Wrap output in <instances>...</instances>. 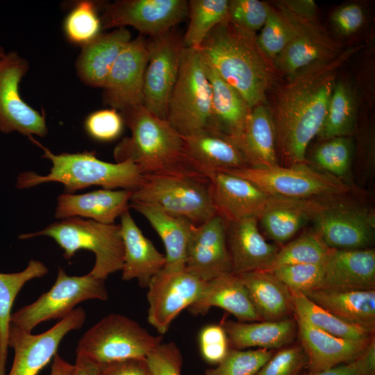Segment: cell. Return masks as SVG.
Wrapping results in <instances>:
<instances>
[{
  "instance_id": "cell-48",
  "label": "cell",
  "mask_w": 375,
  "mask_h": 375,
  "mask_svg": "<svg viewBox=\"0 0 375 375\" xmlns=\"http://www.w3.org/2000/svg\"><path fill=\"white\" fill-rule=\"evenodd\" d=\"M308 365V358L301 346H292L273 354L256 375H299Z\"/></svg>"
},
{
  "instance_id": "cell-35",
  "label": "cell",
  "mask_w": 375,
  "mask_h": 375,
  "mask_svg": "<svg viewBox=\"0 0 375 375\" xmlns=\"http://www.w3.org/2000/svg\"><path fill=\"white\" fill-rule=\"evenodd\" d=\"M130 207L143 215L161 238L166 251L163 269L175 271L185 268L188 242L194 224L149 205L130 202Z\"/></svg>"
},
{
  "instance_id": "cell-39",
  "label": "cell",
  "mask_w": 375,
  "mask_h": 375,
  "mask_svg": "<svg viewBox=\"0 0 375 375\" xmlns=\"http://www.w3.org/2000/svg\"><path fill=\"white\" fill-rule=\"evenodd\" d=\"M356 120L354 97L344 82L337 81L322 127L317 136L322 140L349 136L355 128Z\"/></svg>"
},
{
  "instance_id": "cell-13",
  "label": "cell",
  "mask_w": 375,
  "mask_h": 375,
  "mask_svg": "<svg viewBox=\"0 0 375 375\" xmlns=\"http://www.w3.org/2000/svg\"><path fill=\"white\" fill-rule=\"evenodd\" d=\"M188 15L186 0H119L104 6V29L133 26L142 35L155 38L174 28Z\"/></svg>"
},
{
  "instance_id": "cell-40",
  "label": "cell",
  "mask_w": 375,
  "mask_h": 375,
  "mask_svg": "<svg viewBox=\"0 0 375 375\" xmlns=\"http://www.w3.org/2000/svg\"><path fill=\"white\" fill-rule=\"evenodd\" d=\"M227 0L188 1L189 24L183 37L185 47L197 48L209 33L228 19Z\"/></svg>"
},
{
  "instance_id": "cell-17",
  "label": "cell",
  "mask_w": 375,
  "mask_h": 375,
  "mask_svg": "<svg viewBox=\"0 0 375 375\" xmlns=\"http://www.w3.org/2000/svg\"><path fill=\"white\" fill-rule=\"evenodd\" d=\"M149 56V40L142 35L126 44L103 87L105 104L121 112L144 106V79Z\"/></svg>"
},
{
  "instance_id": "cell-41",
  "label": "cell",
  "mask_w": 375,
  "mask_h": 375,
  "mask_svg": "<svg viewBox=\"0 0 375 375\" xmlns=\"http://www.w3.org/2000/svg\"><path fill=\"white\" fill-rule=\"evenodd\" d=\"M353 144L349 136L326 140L313 151L309 165L349 185Z\"/></svg>"
},
{
  "instance_id": "cell-24",
  "label": "cell",
  "mask_w": 375,
  "mask_h": 375,
  "mask_svg": "<svg viewBox=\"0 0 375 375\" xmlns=\"http://www.w3.org/2000/svg\"><path fill=\"white\" fill-rule=\"evenodd\" d=\"M120 234L124 244L122 279H136L140 287H148L151 278L166 264L165 256L142 232L129 211L121 216Z\"/></svg>"
},
{
  "instance_id": "cell-25",
  "label": "cell",
  "mask_w": 375,
  "mask_h": 375,
  "mask_svg": "<svg viewBox=\"0 0 375 375\" xmlns=\"http://www.w3.org/2000/svg\"><path fill=\"white\" fill-rule=\"evenodd\" d=\"M319 288L375 290L374 249H335L326 262L324 279Z\"/></svg>"
},
{
  "instance_id": "cell-26",
  "label": "cell",
  "mask_w": 375,
  "mask_h": 375,
  "mask_svg": "<svg viewBox=\"0 0 375 375\" xmlns=\"http://www.w3.org/2000/svg\"><path fill=\"white\" fill-rule=\"evenodd\" d=\"M132 191L102 189L85 194L63 193L58 196L55 217L65 219L86 217L95 222L112 224L128 210Z\"/></svg>"
},
{
  "instance_id": "cell-37",
  "label": "cell",
  "mask_w": 375,
  "mask_h": 375,
  "mask_svg": "<svg viewBox=\"0 0 375 375\" xmlns=\"http://www.w3.org/2000/svg\"><path fill=\"white\" fill-rule=\"evenodd\" d=\"M315 17L296 12L279 3V10L269 6L266 22L259 35L256 38L258 48L262 54L272 60L283 51L297 35L302 22Z\"/></svg>"
},
{
  "instance_id": "cell-53",
  "label": "cell",
  "mask_w": 375,
  "mask_h": 375,
  "mask_svg": "<svg viewBox=\"0 0 375 375\" xmlns=\"http://www.w3.org/2000/svg\"><path fill=\"white\" fill-rule=\"evenodd\" d=\"M100 375H152L146 358H130L100 365Z\"/></svg>"
},
{
  "instance_id": "cell-47",
  "label": "cell",
  "mask_w": 375,
  "mask_h": 375,
  "mask_svg": "<svg viewBox=\"0 0 375 375\" xmlns=\"http://www.w3.org/2000/svg\"><path fill=\"white\" fill-rule=\"evenodd\" d=\"M124 119L116 109L97 110L90 114L85 122L87 133L94 139L109 142L117 139L122 133Z\"/></svg>"
},
{
  "instance_id": "cell-50",
  "label": "cell",
  "mask_w": 375,
  "mask_h": 375,
  "mask_svg": "<svg viewBox=\"0 0 375 375\" xmlns=\"http://www.w3.org/2000/svg\"><path fill=\"white\" fill-rule=\"evenodd\" d=\"M199 341L203 358L210 364H219L230 350L227 335L220 325L203 327L199 333Z\"/></svg>"
},
{
  "instance_id": "cell-22",
  "label": "cell",
  "mask_w": 375,
  "mask_h": 375,
  "mask_svg": "<svg viewBox=\"0 0 375 375\" xmlns=\"http://www.w3.org/2000/svg\"><path fill=\"white\" fill-rule=\"evenodd\" d=\"M226 242L231 273L236 275L267 270L279 249L265 240L256 217L227 223Z\"/></svg>"
},
{
  "instance_id": "cell-30",
  "label": "cell",
  "mask_w": 375,
  "mask_h": 375,
  "mask_svg": "<svg viewBox=\"0 0 375 375\" xmlns=\"http://www.w3.org/2000/svg\"><path fill=\"white\" fill-rule=\"evenodd\" d=\"M236 142L248 167L269 168L280 165L272 112L263 103L251 108L242 133Z\"/></svg>"
},
{
  "instance_id": "cell-16",
  "label": "cell",
  "mask_w": 375,
  "mask_h": 375,
  "mask_svg": "<svg viewBox=\"0 0 375 375\" xmlns=\"http://www.w3.org/2000/svg\"><path fill=\"white\" fill-rule=\"evenodd\" d=\"M206 283L185 268L161 269L147 287L149 323L160 334L167 333L178 315L201 297Z\"/></svg>"
},
{
  "instance_id": "cell-19",
  "label": "cell",
  "mask_w": 375,
  "mask_h": 375,
  "mask_svg": "<svg viewBox=\"0 0 375 375\" xmlns=\"http://www.w3.org/2000/svg\"><path fill=\"white\" fill-rule=\"evenodd\" d=\"M182 139L186 164L207 178L248 167L237 142L219 131L207 127Z\"/></svg>"
},
{
  "instance_id": "cell-6",
  "label": "cell",
  "mask_w": 375,
  "mask_h": 375,
  "mask_svg": "<svg viewBox=\"0 0 375 375\" xmlns=\"http://www.w3.org/2000/svg\"><path fill=\"white\" fill-rule=\"evenodd\" d=\"M39 236L52 238L62 249L67 260H71L79 250L92 251L95 262L89 273L96 278L105 280L110 274L122 270L124 244L119 224L71 217L54 222L41 231L22 234L19 238Z\"/></svg>"
},
{
  "instance_id": "cell-31",
  "label": "cell",
  "mask_w": 375,
  "mask_h": 375,
  "mask_svg": "<svg viewBox=\"0 0 375 375\" xmlns=\"http://www.w3.org/2000/svg\"><path fill=\"white\" fill-rule=\"evenodd\" d=\"M204 64L212 92L211 113L208 127L219 131L236 141L242 133L251 108L235 88L221 78L205 61Z\"/></svg>"
},
{
  "instance_id": "cell-52",
  "label": "cell",
  "mask_w": 375,
  "mask_h": 375,
  "mask_svg": "<svg viewBox=\"0 0 375 375\" xmlns=\"http://www.w3.org/2000/svg\"><path fill=\"white\" fill-rule=\"evenodd\" d=\"M331 22L339 33L349 35L356 33L363 25L365 12L359 4L347 3L333 12Z\"/></svg>"
},
{
  "instance_id": "cell-51",
  "label": "cell",
  "mask_w": 375,
  "mask_h": 375,
  "mask_svg": "<svg viewBox=\"0 0 375 375\" xmlns=\"http://www.w3.org/2000/svg\"><path fill=\"white\" fill-rule=\"evenodd\" d=\"M306 375H375L374 338L354 361L322 371L310 372Z\"/></svg>"
},
{
  "instance_id": "cell-21",
  "label": "cell",
  "mask_w": 375,
  "mask_h": 375,
  "mask_svg": "<svg viewBox=\"0 0 375 375\" xmlns=\"http://www.w3.org/2000/svg\"><path fill=\"white\" fill-rule=\"evenodd\" d=\"M342 51L315 17L306 18L297 35L273 60L275 68L291 76L312 65L330 60Z\"/></svg>"
},
{
  "instance_id": "cell-55",
  "label": "cell",
  "mask_w": 375,
  "mask_h": 375,
  "mask_svg": "<svg viewBox=\"0 0 375 375\" xmlns=\"http://www.w3.org/2000/svg\"><path fill=\"white\" fill-rule=\"evenodd\" d=\"M52 360L50 375H71L73 364L67 362L58 353Z\"/></svg>"
},
{
  "instance_id": "cell-8",
  "label": "cell",
  "mask_w": 375,
  "mask_h": 375,
  "mask_svg": "<svg viewBox=\"0 0 375 375\" xmlns=\"http://www.w3.org/2000/svg\"><path fill=\"white\" fill-rule=\"evenodd\" d=\"M211 97L210 83L199 51L184 47L178 76L169 97L166 119L181 136L207 128Z\"/></svg>"
},
{
  "instance_id": "cell-15",
  "label": "cell",
  "mask_w": 375,
  "mask_h": 375,
  "mask_svg": "<svg viewBox=\"0 0 375 375\" xmlns=\"http://www.w3.org/2000/svg\"><path fill=\"white\" fill-rule=\"evenodd\" d=\"M183 37L172 28L149 40V56L144 79V106L166 119L167 103L176 81L184 49Z\"/></svg>"
},
{
  "instance_id": "cell-44",
  "label": "cell",
  "mask_w": 375,
  "mask_h": 375,
  "mask_svg": "<svg viewBox=\"0 0 375 375\" xmlns=\"http://www.w3.org/2000/svg\"><path fill=\"white\" fill-rule=\"evenodd\" d=\"M272 355L271 350L265 349H230L217 366L206 369L205 375H256Z\"/></svg>"
},
{
  "instance_id": "cell-46",
  "label": "cell",
  "mask_w": 375,
  "mask_h": 375,
  "mask_svg": "<svg viewBox=\"0 0 375 375\" xmlns=\"http://www.w3.org/2000/svg\"><path fill=\"white\" fill-rule=\"evenodd\" d=\"M269 6L258 0L228 1V19L235 25L253 33L264 26Z\"/></svg>"
},
{
  "instance_id": "cell-12",
  "label": "cell",
  "mask_w": 375,
  "mask_h": 375,
  "mask_svg": "<svg viewBox=\"0 0 375 375\" xmlns=\"http://www.w3.org/2000/svg\"><path fill=\"white\" fill-rule=\"evenodd\" d=\"M87 317L85 310L76 308L46 331L33 334L10 324L8 345L14 358L8 375H38L57 353L64 338L81 328Z\"/></svg>"
},
{
  "instance_id": "cell-27",
  "label": "cell",
  "mask_w": 375,
  "mask_h": 375,
  "mask_svg": "<svg viewBox=\"0 0 375 375\" xmlns=\"http://www.w3.org/2000/svg\"><path fill=\"white\" fill-rule=\"evenodd\" d=\"M214 306L233 314L238 322L262 321L240 277L233 273H226L207 281L201 297L188 308L194 315H203Z\"/></svg>"
},
{
  "instance_id": "cell-11",
  "label": "cell",
  "mask_w": 375,
  "mask_h": 375,
  "mask_svg": "<svg viewBox=\"0 0 375 375\" xmlns=\"http://www.w3.org/2000/svg\"><path fill=\"white\" fill-rule=\"evenodd\" d=\"M310 221L331 249H367L374 242V212L345 195L317 199Z\"/></svg>"
},
{
  "instance_id": "cell-9",
  "label": "cell",
  "mask_w": 375,
  "mask_h": 375,
  "mask_svg": "<svg viewBox=\"0 0 375 375\" xmlns=\"http://www.w3.org/2000/svg\"><path fill=\"white\" fill-rule=\"evenodd\" d=\"M228 172L251 181L271 197L325 199L346 195L351 186L307 162L269 168L243 167Z\"/></svg>"
},
{
  "instance_id": "cell-2",
  "label": "cell",
  "mask_w": 375,
  "mask_h": 375,
  "mask_svg": "<svg viewBox=\"0 0 375 375\" xmlns=\"http://www.w3.org/2000/svg\"><path fill=\"white\" fill-rule=\"evenodd\" d=\"M197 49L203 60L240 93L250 108L263 103L272 72L253 33L227 19L217 25Z\"/></svg>"
},
{
  "instance_id": "cell-18",
  "label": "cell",
  "mask_w": 375,
  "mask_h": 375,
  "mask_svg": "<svg viewBox=\"0 0 375 375\" xmlns=\"http://www.w3.org/2000/svg\"><path fill=\"white\" fill-rule=\"evenodd\" d=\"M226 226L224 219L217 215L207 222L192 227L185 268L204 281L231 273Z\"/></svg>"
},
{
  "instance_id": "cell-7",
  "label": "cell",
  "mask_w": 375,
  "mask_h": 375,
  "mask_svg": "<svg viewBox=\"0 0 375 375\" xmlns=\"http://www.w3.org/2000/svg\"><path fill=\"white\" fill-rule=\"evenodd\" d=\"M162 341L132 319L117 313L103 317L80 338L77 358L98 365L130 358H146Z\"/></svg>"
},
{
  "instance_id": "cell-34",
  "label": "cell",
  "mask_w": 375,
  "mask_h": 375,
  "mask_svg": "<svg viewBox=\"0 0 375 375\" xmlns=\"http://www.w3.org/2000/svg\"><path fill=\"white\" fill-rule=\"evenodd\" d=\"M223 327L229 344L237 349H280L294 340L297 330L296 321L291 319L250 323L227 321Z\"/></svg>"
},
{
  "instance_id": "cell-36",
  "label": "cell",
  "mask_w": 375,
  "mask_h": 375,
  "mask_svg": "<svg viewBox=\"0 0 375 375\" xmlns=\"http://www.w3.org/2000/svg\"><path fill=\"white\" fill-rule=\"evenodd\" d=\"M48 272L47 267L38 260H30L26 267L21 272H0V375H6L8 335L15 300L28 281L42 278Z\"/></svg>"
},
{
  "instance_id": "cell-28",
  "label": "cell",
  "mask_w": 375,
  "mask_h": 375,
  "mask_svg": "<svg viewBox=\"0 0 375 375\" xmlns=\"http://www.w3.org/2000/svg\"><path fill=\"white\" fill-rule=\"evenodd\" d=\"M131 40L129 31L121 27L100 34L83 46L76 62L81 81L88 86L103 88L117 58Z\"/></svg>"
},
{
  "instance_id": "cell-43",
  "label": "cell",
  "mask_w": 375,
  "mask_h": 375,
  "mask_svg": "<svg viewBox=\"0 0 375 375\" xmlns=\"http://www.w3.org/2000/svg\"><path fill=\"white\" fill-rule=\"evenodd\" d=\"M101 27L96 3L90 1L77 3L66 16L63 24L68 40L81 47L97 38L101 34Z\"/></svg>"
},
{
  "instance_id": "cell-45",
  "label": "cell",
  "mask_w": 375,
  "mask_h": 375,
  "mask_svg": "<svg viewBox=\"0 0 375 375\" xmlns=\"http://www.w3.org/2000/svg\"><path fill=\"white\" fill-rule=\"evenodd\" d=\"M325 263L294 264L278 267L272 271L289 289L305 293L320 287Z\"/></svg>"
},
{
  "instance_id": "cell-20",
  "label": "cell",
  "mask_w": 375,
  "mask_h": 375,
  "mask_svg": "<svg viewBox=\"0 0 375 375\" xmlns=\"http://www.w3.org/2000/svg\"><path fill=\"white\" fill-rule=\"evenodd\" d=\"M208 178L217 214L226 223L258 219L271 197L247 179L228 172L215 173Z\"/></svg>"
},
{
  "instance_id": "cell-38",
  "label": "cell",
  "mask_w": 375,
  "mask_h": 375,
  "mask_svg": "<svg viewBox=\"0 0 375 375\" xmlns=\"http://www.w3.org/2000/svg\"><path fill=\"white\" fill-rule=\"evenodd\" d=\"M290 290L296 315L304 319L313 326L345 339L369 340L374 338V334L338 318L315 303L302 292Z\"/></svg>"
},
{
  "instance_id": "cell-32",
  "label": "cell",
  "mask_w": 375,
  "mask_h": 375,
  "mask_svg": "<svg viewBox=\"0 0 375 375\" xmlns=\"http://www.w3.org/2000/svg\"><path fill=\"white\" fill-rule=\"evenodd\" d=\"M262 321H278L294 312L289 288L272 272L253 271L238 275Z\"/></svg>"
},
{
  "instance_id": "cell-14",
  "label": "cell",
  "mask_w": 375,
  "mask_h": 375,
  "mask_svg": "<svg viewBox=\"0 0 375 375\" xmlns=\"http://www.w3.org/2000/svg\"><path fill=\"white\" fill-rule=\"evenodd\" d=\"M28 69L26 60L15 51L6 53L0 61V131L44 137L48 132L44 115L28 105L19 92Z\"/></svg>"
},
{
  "instance_id": "cell-49",
  "label": "cell",
  "mask_w": 375,
  "mask_h": 375,
  "mask_svg": "<svg viewBox=\"0 0 375 375\" xmlns=\"http://www.w3.org/2000/svg\"><path fill=\"white\" fill-rule=\"evenodd\" d=\"M146 359L152 375H181L183 356L173 342H161Z\"/></svg>"
},
{
  "instance_id": "cell-33",
  "label": "cell",
  "mask_w": 375,
  "mask_h": 375,
  "mask_svg": "<svg viewBox=\"0 0 375 375\" xmlns=\"http://www.w3.org/2000/svg\"><path fill=\"white\" fill-rule=\"evenodd\" d=\"M316 199H292L270 197L258 218L264 233L278 244L290 240L311 219Z\"/></svg>"
},
{
  "instance_id": "cell-10",
  "label": "cell",
  "mask_w": 375,
  "mask_h": 375,
  "mask_svg": "<svg viewBox=\"0 0 375 375\" xmlns=\"http://www.w3.org/2000/svg\"><path fill=\"white\" fill-rule=\"evenodd\" d=\"M108 299L105 280L96 278L90 273L83 276L68 275L63 269L58 267L51 288L33 303L12 313L10 324L25 331L32 332L42 322L66 317L83 301H106Z\"/></svg>"
},
{
  "instance_id": "cell-42",
  "label": "cell",
  "mask_w": 375,
  "mask_h": 375,
  "mask_svg": "<svg viewBox=\"0 0 375 375\" xmlns=\"http://www.w3.org/2000/svg\"><path fill=\"white\" fill-rule=\"evenodd\" d=\"M335 249L328 247L313 229L278 249L267 270L294 264L325 263Z\"/></svg>"
},
{
  "instance_id": "cell-1",
  "label": "cell",
  "mask_w": 375,
  "mask_h": 375,
  "mask_svg": "<svg viewBox=\"0 0 375 375\" xmlns=\"http://www.w3.org/2000/svg\"><path fill=\"white\" fill-rule=\"evenodd\" d=\"M359 49H347L299 71L278 90L271 112L282 166L306 162L307 148L322 127L339 70Z\"/></svg>"
},
{
  "instance_id": "cell-54",
  "label": "cell",
  "mask_w": 375,
  "mask_h": 375,
  "mask_svg": "<svg viewBox=\"0 0 375 375\" xmlns=\"http://www.w3.org/2000/svg\"><path fill=\"white\" fill-rule=\"evenodd\" d=\"M71 375H100V367L94 362L76 357Z\"/></svg>"
},
{
  "instance_id": "cell-56",
  "label": "cell",
  "mask_w": 375,
  "mask_h": 375,
  "mask_svg": "<svg viewBox=\"0 0 375 375\" xmlns=\"http://www.w3.org/2000/svg\"><path fill=\"white\" fill-rule=\"evenodd\" d=\"M6 53V52L5 51L3 47L0 45V61L4 57Z\"/></svg>"
},
{
  "instance_id": "cell-29",
  "label": "cell",
  "mask_w": 375,
  "mask_h": 375,
  "mask_svg": "<svg viewBox=\"0 0 375 375\" xmlns=\"http://www.w3.org/2000/svg\"><path fill=\"white\" fill-rule=\"evenodd\" d=\"M303 294L338 318L374 333L375 290L340 291L317 288Z\"/></svg>"
},
{
  "instance_id": "cell-4",
  "label": "cell",
  "mask_w": 375,
  "mask_h": 375,
  "mask_svg": "<svg viewBox=\"0 0 375 375\" xmlns=\"http://www.w3.org/2000/svg\"><path fill=\"white\" fill-rule=\"evenodd\" d=\"M29 138L43 149L42 157L50 160L52 167L49 173L44 176L30 171L20 174L16 183L18 189L57 182L64 185L66 193H73L92 185L133 191L142 181L144 175L140 169L130 160L108 162L99 159L92 151L55 154L33 137Z\"/></svg>"
},
{
  "instance_id": "cell-23",
  "label": "cell",
  "mask_w": 375,
  "mask_h": 375,
  "mask_svg": "<svg viewBox=\"0 0 375 375\" xmlns=\"http://www.w3.org/2000/svg\"><path fill=\"white\" fill-rule=\"evenodd\" d=\"M299 335L310 372H318L349 363L365 350L369 340L342 338L326 333L296 315Z\"/></svg>"
},
{
  "instance_id": "cell-3",
  "label": "cell",
  "mask_w": 375,
  "mask_h": 375,
  "mask_svg": "<svg viewBox=\"0 0 375 375\" xmlns=\"http://www.w3.org/2000/svg\"><path fill=\"white\" fill-rule=\"evenodd\" d=\"M121 115L131 135L115 147L117 162L130 160L143 175L191 169L185 160L182 136L167 119L156 116L144 106L124 110Z\"/></svg>"
},
{
  "instance_id": "cell-5",
  "label": "cell",
  "mask_w": 375,
  "mask_h": 375,
  "mask_svg": "<svg viewBox=\"0 0 375 375\" xmlns=\"http://www.w3.org/2000/svg\"><path fill=\"white\" fill-rule=\"evenodd\" d=\"M130 202L153 206L194 225L217 215L209 179L192 169L144 175L140 185L132 191Z\"/></svg>"
}]
</instances>
